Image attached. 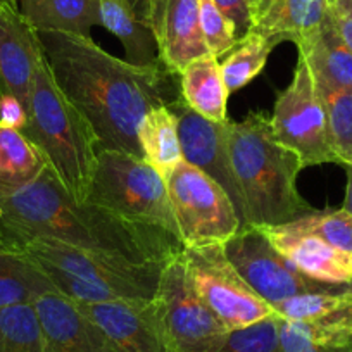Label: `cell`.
<instances>
[{
  "label": "cell",
  "mask_w": 352,
  "mask_h": 352,
  "mask_svg": "<svg viewBox=\"0 0 352 352\" xmlns=\"http://www.w3.org/2000/svg\"><path fill=\"white\" fill-rule=\"evenodd\" d=\"M36 35L57 87L92 128L99 148L142 157L138 124L152 107L178 99L169 88L175 74L164 66H133L92 38L63 32Z\"/></svg>",
  "instance_id": "cell-1"
},
{
  "label": "cell",
  "mask_w": 352,
  "mask_h": 352,
  "mask_svg": "<svg viewBox=\"0 0 352 352\" xmlns=\"http://www.w3.org/2000/svg\"><path fill=\"white\" fill-rule=\"evenodd\" d=\"M0 223L18 250L30 239H52L138 263H168L185 249L164 230L76 201L49 166L28 184L0 190Z\"/></svg>",
  "instance_id": "cell-2"
},
{
  "label": "cell",
  "mask_w": 352,
  "mask_h": 352,
  "mask_svg": "<svg viewBox=\"0 0 352 352\" xmlns=\"http://www.w3.org/2000/svg\"><path fill=\"white\" fill-rule=\"evenodd\" d=\"M228 148L247 228L285 225L313 211L297 190L302 162L276 140L266 114L252 111L242 121H230Z\"/></svg>",
  "instance_id": "cell-3"
},
{
  "label": "cell",
  "mask_w": 352,
  "mask_h": 352,
  "mask_svg": "<svg viewBox=\"0 0 352 352\" xmlns=\"http://www.w3.org/2000/svg\"><path fill=\"white\" fill-rule=\"evenodd\" d=\"M19 250L38 264L57 292L74 302L154 299L166 264L138 263L52 239H30Z\"/></svg>",
  "instance_id": "cell-4"
},
{
  "label": "cell",
  "mask_w": 352,
  "mask_h": 352,
  "mask_svg": "<svg viewBox=\"0 0 352 352\" xmlns=\"http://www.w3.org/2000/svg\"><path fill=\"white\" fill-rule=\"evenodd\" d=\"M47 166L76 201H87L99 154V142L76 107L57 87L42 56L30 94L28 124L23 130Z\"/></svg>",
  "instance_id": "cell-5"
},
{
  "label": "cell",
  "mask_w": 352,
  "mask_h": 352,
  "mask_svg": "<svg viewBox=\"0 0 352 352\" xmlns=\"http://www.w3.org/2000/svg\"><path fill=\"white\" fill-rule=\"evenodd\" d=\"M87 202L180 239L169 202L168 184L138 155L100 148Z\"/></svg>",
  "instance_id": "cell-6"
},
{
  "label": "cell",
  "mask_w": 352,
  "mask_h": 352,
  "mask_svg": "<svg viewBox=\"0 0 352 352\" xmlns=\"http://www.w3.org/2000/svg\"><path fill=\"white\" fill-rule=\"evenodd\" d=\"M166 184L185 249L223 245L242 230L228 194L195 166L182 161Z\"/></svg>",
  "instance_id": "cell-7"
},
{
  "label": "cell",
  "mask_w": 352,
  "mask_h": 352,
  "mask_svg": "<svg viewBox=\"0 0 352 352\" xmlns=\"http://www.w3.org/2000/svg\"><path fill=\"white\" fill-rule=\"evenodd\" d=\"M154 300L171 352H214L230 335L195 292L184 250L162 266Z\"/></svg>",
  "instance_id": "cell-8"
},
{
  "label": "cell",
  "mask_w": 352,
  "mask_h": 352,
  "mask_svg": "<svg viewBox=\"0 0 352 352\" xmlns=\"http://www.w3.org/2000/svg\"><path fill=\"white\" fill-rule=\"evenodd\" d=\"M188 278L206 306L228 331L243 330L275 316V309L240 276L223 245L184 249Z\"/></svg>",
  "instance_id": "cell-9"
},
{
  "label": "cell",
  "mask_w": 352,
  "mask_h": 352,
  "mask_svg": "<svg viewBox=\"0 0 352 352\" xmlns=\"http://www.w3.org/2000/svg\"><path fill=\"white\" fill-rule=\"evenodd\" d=\"M273 135L300 159L302 166L337 164L328 138L327 111L309 66L297 56L292 81L276 96L270 118Z\"/></svg>",
  "instance_id": "cell-10"
},
{
  "label": "cell",
  "mask_w": 352,
  "mask_h": 352,
  "mask_svg": "<svg viewBox=\"0 0 352 352\" xmlns=\"http://www.w3.org/2000/svg\"><path fill=\"white\" fill-rule=\"evenodd\" d=\"M225 256L243 280L272 306L290 297L331 290L304 276L273 247L259 226H249L223 243Z\"/></svg>",
  "instance_id": "cell-11"
},
{
  "label": "cell",
  "mask_w": 352,
  "mask_h": 352,
  "mask_svg": "<svg viewBox=\"0 0 352 352\" xmlns=\"http://www.w3.org/2000/svg\"><path fill=\"white\" fill-rule=\"evenodd\" d=\"M169 109L178 121L182 154L184 161L195 166L202 173L212 178L232 199L236 216L242 223V230L247 228L245 204L242 192L235 180L232 168V157L228 148V123H218L201 116L185 104L182 96L168 104Z\"/></svg>",
  "instance_id": "cell-12"
},
{
  "label": "cell",
  "mask_w": 352,
  "mask_h": 352,
  "mask_svg": "<svg viewBox=\"0 0 352 352\" xmlns=\"http://www.w3.org/2000/svg\"><path fill=\"white\" fill-rule=\"evenodd\" d=\"M76 304L120 352H171L154 299Z\"/></svg>",
  "instance_id": "cell-13"
},
{
  "label": "cell",
  "mask_w": 352,
  "mask_h": 352,
  "mask_svg": "<svg viewBox=\"0 0 352 352\" xmlns=\"http://www.w3.org/2000/svg\"><path fill=\"white\" fill-rule=\"evenodd\" d=\"M42 56L38 35L18 4L0 0V96H14L28 109L33 76Z\"/></svg>",
  "instance_id": "cell-14"
},
{
  "label": "cell",
  "mask_w": 352,
  "mask_h": 352,
  "mask_svg": "<svg viewBox=\"0 0 352 352\" xmlns=\"http://www.w3.org/2000/svg\"><path fill=\"white\" fill-rule=\"evenodd\" d=\"M270 242L304 276L331 289L352 285V254L335 249L313 233L290 225L259 226Z\"/></svg>",
  "instance_id": "cell-15"
},
{
  "label": "cell",
  "mask_w": 352,
  "mask_h": 352,
  "mask_svg": "<svg viewBox=\"0 0 352 352\" xmlns=\"http://www.w3.org/2000/svg\"><path fill=\"white\" fill-rule=\"evenodd\" d=\"M148 26L154 33L159 60L173 74L206 56L199 26V0H151Z\"/></svg>",
  "instance_id": "cell-16"
},
{
  "label": "cell",
  "mask_w": 352,
  "mask_h": 352,
  "mask_svg": "<svg viewBox=\"0 0 352 352\" xmlns=\"http://www.w3.org/2000/svg\"><path fill=\"white\" fill-rule=\"evenodd\" d=\"M43 352H120L74 300L50 292L33 302Z\"/></svg>",
  "instance_id": "cell-17"
},
{
  "label": "cell",
  "mask_w": 352,
  "mask_h": 352,
  "mask_svg": "<svg viewBox=\"0 0 352 352\" xmlns=\"http://www.w3.org/2000/svg\"><path fill=\"white\" fill-rule=\"evenodd\" d=\"M330 16L328 0H273L250 32L259 33L275 47L282 42L297 45L320 32Z\"/></svg>",
  "instance_id": "cell-18"
},
{
  "label": "cell",
  "mask_w": 352,
  "mask_h": 352,
  "mask_svg": "<svg viewBox=\"0 0 352 352\" xmlns=\"http://www.w3.org/2000/svg\"><path fill=\"white\" fill-rule=\"evenodd\" d=\"M35 32H63L92 38L100 26L99 0H16Z\"/></svg>",
  "instance_id": "cell-19"
},
{
  "label": "cell",
  "mask_w": 352,
  "mask_h": 352,
  "mask_svg": "<svg viewBox=\"0 0 352 352\" xmlns=\"http://www.w3.org/2000/svg\"><path fill=\"white\" fill-rule=\"evenodd\" d=\"M296 47L297 56L309 66L316 87H352V52L331 16L320 32Z\"/></svg>",
  "instance_id": "cell-20"
},
{
  "label": "cell",
  "mask_w": 352,
  "mask_h": 352,
  "mask_svg": "<svg viewBox=\"0 0 352 352\" xmlns=\"http://www.w3.org/2000/svg\"><path fill=\"white\" fill-rule=\"evenodd\" d=\"M276 352H352V309L313 323L280 318Z\"/></svg>",
  "instance_id": "cell-21"
},
{
  "label": "cell",
  "mask_w": 352,
  "mask_h": 352,
  "mask_svg": "<svg viewBox=\"0 0 352 352\" xmlns=\"http://www.w3.org/2000/svg\"><path fill=\"white\" fill-rule=\"evenodd\" d=\"M180 96L190 109L218 123H226L228 90L218 57L206 54L192 60L180 73Z\"/></svg>",
  "instance_id": "cell-22"
},
{
  "label": "cell",
  "mask_w": 352,
  "mask_h": 352,
  "mask_svg": "<svg viewBox=\"0 0 352 352\" xmlns=\"http://www.w3.org/2000/svg\"><path fill=\"white\" fill-rule=\"evenodd\" d=\"M100 26L113 33L124 49V60L133 66H162L151 26L145 25L128 0H99Z\"/></svg>",
  "instance_id": "cell-23"
},
{
  "label": "cell",
  "mask_w": 352,
  "mask_h": 352,
  "mask_svg": "<svg viewBox=\"0 0 352 352\" xmlns=\"http://www.w3.org/2000/svg\"><path fill=\"white\" fill-rule=\"evenodd\" d=\"M138 144L142 157L168 182L178 164L184 161L178 135V121L168 104L148 111L138 124Z\"/></svg>",
  "instance_id": "cell-24"
},
{
  "label": "cell",
  "mask_w": 352,
  "mask_h": 352,
  "mask_svg": "<svg viewBox=\"0 0 352 352\" xmlns=\"http://www.w3.org/2000/svg\"><path fill=\"white\" fill-rule=\"evenodd\" d=\"M57 292L38 264L21 250L0 245V311L18 304H33L45 294Z\"/></svg>",
  "instance_id": "cell-25"
},
{
  "label": "cell",
  "mask_w": 352,
  "mask_h": 352,
  "mask_svg": "<svg viewBox=\"0 0 352 352\" xmlns=\"http://www.w3.org/2000/svg\"><path fill=\"white\" fill-rule=\"evenodd\" d=\"M45 166V157L23 131L0 128V190L28 184Z\"/></svg>",
  "instance_id": "cell-26"
},
{
  "label": "cell",
  "mask_w": 352,
  "mask_h": 352,
  "mask_svg": "<svg viewBox=\"0 0 352 352\" xmlns=\"http://www.w3.org/2000/svg\"><path fill=\"white\" fill-rule=\"evenodd\" d=\"M273 49L275 45L256 32H249L243 38H240L225 60L219 63L228 94L240 90L249 85L257 74L263 73Z\"/></svg>",
  "instance_id": "cell-27"
},
{
  "label": "cell",
  "mask_w": 352,
  "mask_h": 352,
  "mask_svg": "<svg viewBox=\"0 0 352 352\" xmlns=\"http://www.w3.org/2000/svg\"><path fill=\"white\" fill-rule=\"evenodd\" d=\"M327 111L328 138L337 164L352 166V87H316Z\"/></svg>",
  "instance_id": "cell-28"
},
{
  "label": "cell",
  "mask_w": 352,
  "mask_h": 352,
  "mask_svg": "<svg viewBox=\"0 0 352 352\" xmlns=\"http://www.w3.org/2000/svg\"><path fill=\"white\" fill-rule=\"evenodd\" d=\"M0 352H43V338L33 304L0 311Z\"/></svg>",
  "instance_id": "cell-29"
},
{
  "label": "cell",
  "mask_w": 352,
  "mask_h": 352,
  "mask_svg": "<svg viewBox=\"0 0 352 352\" xmlns=\"http://www.w3.org/2000/svg\"><path fill=\"white\" fill-rule=\"evenodd\" d=\"M287 225L300 232L313 233L335 249L352 254V214L344 208L324 211L313 209Z\"/></svg>",
  "instance_id": "cell-30"
},
{
  "label": "cell",
  "mask_w": 352,
  "mask_h": 352,
  "mask_svg": "<svg viewBox=\"0 0 352 352\" xmlns=\"http://www.w3.org/2000/svg\"><path fill=\"white\" fill-rule=\"evenodd\" d=\"M199 26L206 50L218 59L239 43L233 23L212 0H199Z\"/></svg>",
  "instance_id": "cell-31"
},
{
  "label": "cell",
  "mask_w": 352,
  "mask_h": 352,
  "mask_svg": "<svg viewBox=\"0 0 352 352\" xmlns=\"http://www.w3.org/2000/svg\"><path fill=\"white\" fill-rule=\"evenodd\" d=\"M280 318H266L243 330L230 331L221 347L214 352H276Z\"/></svg>",
  "instance_id": "cell-32"
},
{
  "label": "cell",
  "mask_w": 352,
  "mask_h": 352,
  "mask_svg": "<svg viewBox=\"0 0 352 352\" xmlns=\"http://www.w3.org/2000/svg\"><path fill=\"white\" fill-rule=\"evenodd\" d=\"M212 2H214V4L221 9L223 14L233 23L239 40L243 38V36L252 30V9H250L247 0H212Z\"/></svg>",
  "instance_id": "cell-33"
},
{
  "label": "cell",
  "mask_w": 352,
  "mask_h": 352,
  "mask_svg": "<svg viewBox=\"0 0 352 352\" xmlns=\"http://www.w3.org/2000/svg\"><path fill=\"white\" fill-rule=\"evenodd\" d=\"M28 124V109L14 96H0V128L23 131Z\"/></svg>",
  "instance_id": "cell-34"
},
{
  "label": "cell",
  "mask_w": 352,
  "mask_h": 352,
  "mask_svg": "<svg viewBox=\"0 0 352 352\" xmlns=\"http://www.w3.org/2000/svg\"><path fill=\"white\" fill-rule=\"evenodd\" d=\"M331 18H333L338 33H340V36L344 38V42L347 43V47L352 52V18L345 14V12L335 11V9H331Z\"/></svg>",
  "instance_id": "cell-35"
},
{
  "label": "cell",
  "mask_w": 352,
  "mask_h": 352,
  "mask_svg": "<svg viewBox=\"0 0 352 352\" xmlns=\"http://www.w3.org/2000/svg\"><path fill=\"white\" fill-rule=\"evenodd\" d=\"M128 4L131 6L135 14H137L145 25H148V8H151V0H128Z\"/></svg>",
  "instance_id": "cell-36"
},
{
  "label": "cell",
  "mask_w": 352,
  "mask_h": 352,
  "mask_svg": "<svg viewBox=\"0 0 352 352\" xmlns=\"http://www.w3.org/2000/svg\"><path fill=\"white\" fill-rule=\"evenodd\" d=\"M345 171H347V187H345V199L342 208L352 214V166L345 168Z\"/></svg>",
  "instance_id": "cell-37"
},
{
  "label": "cell",
  "mask_w": 352,
  "mask_h": 352,
  "mask_svg": "<svg viewBox=\"0 0 352 352\" xmlns=\"http://www.w3.org/2000/svg\"><path fill=\"white\" fill-rule=\"evenodd\" d=\"M272 4H273V0H256V4H254V9H252L254 23H256L257 19L264 14V12L268 11V8Z\"/></svg>",
  "instance_id": "cell-38"
},
{
  "label": "cell",
  "mask_w": 352,
  "mask_h": 352,
  "mask_svg": "<svg viewBox=\"0 0 352 352\" xmlns=\"http://www.w3.org/2000/svg\"><path fill=\"white\" fill-rule=\"evenodd\" d=\"M331 9H335V11H340V12H345V14L351 16V18H352V0H349V2H345V4L337 6V8H331Z\"/></svg>",
  "instance_id": "cell-39"
},
{
  "label": "cell",
  "mask_w": 352,
  "mask_h": 352,
  "mask_svg": "<svg viewBox=\"0 0 352 352\" xmlns=\"http://www.w3.org/2000/svg\"><path fill=\"white\" fill-rule=\"evenodd\" d=\"M345 2H349V0H328V4H330V8H337V6L345 4Z\"/></svg>",
  "instance_id": "cell-40"
},
{
  "label": "cell",
  "mask_w": 352,
  "mask_h": 352,
  "mask_svg": "<svg viewBox=\"0 0 352 352\" xmlns=\"http://www.w3.org/2000/svg\"><path fill=\"white\" fill-rule=\"evenodd\" d=\"M247 2H249L250 9H254V4H256V0H247Z\"/></svg>",
  "instance_id": "cell-41"
},
{
  "label": "cell",
  "mask_w": 352,
  "mask_h": 352,
  "mask_svg": "<svg viewBox=\"0 0 352 352\" xmlns=\"http://www.w3.org/2000/svg\"><path fill=\"white\" fill-rule=\"evenodd\" d=\"M11 2H16V0H11Z\"/></svg>",
  "instance_id": "cell-42"
}]
</instances>
